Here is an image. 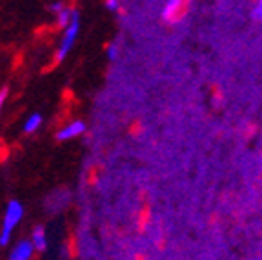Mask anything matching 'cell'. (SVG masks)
<instances>
[{
    "label": "cell",
    "mask_w": 262,
    "mask_h": 260,
    "mask_svg": "<svg viewBox=\"0 0 262 260\" xmlns=\"http://www.w3.org/2000/svg\"><path fill=\"white\" fill-rule=\"evenodd\" d=\"M24 215V209H22L20 202L11 200L8 204V209H6L4 224H2V231H0V246H8L9 239H11V233L15 229V226L18 224V220Z\"/></svg>",
    "instance_id": "cell-1"
},
{
    "label": "cell",
    "mask_w": 262,
    "mask_h": 260,
    "mask_svg": "<svg viewBox=\"0 0 262 260\" xmlns=\"http://www.w3.org/2000/svg\"><path fill=\"white\" fill-rule=\"evenodd\" d=\"M78 28H80V18H78V11L73 9V18H71L70 26L66 28V35L62 38V44L58 48V53H57V60L62 62L66 58V55L70 53L71 48H73L75 40H77V35H78Z\"/></svg>",
    "instance_id": "cell-2"
},
{
    "label": "cell",
    "mask_w": 262,
    "mask_h": 260,
    "mask_svg": "<svg viewBox=\"0 0 262 260\" xmlns=\"http://www.w3.org/2000/svg\"><path fill=\"white\" fill-rule=\"evenodd\" d=\"M184 4H186V0H166L162 11H160L162 20L168 22V24L179 22L180 15H182V9H184Z\"/></svg>",
    "instance_id": "cell-3"
},
{
    "label": "cell",
    "mask_w": 262,
    "mask_h": 260,
    "mask_svg": "<svg viewBox=\"0 0 262 260\" xmlns=\"http://www.w3.org/2000/svg\"><path fill=\"white\" fill-rule=\"evenodd\" d=\"M84 131H86V124L82 122V120H73V122L68 124L64 129L58 131L57 140H70V138L78 137V135L84 133Z\"/></svg>",
    "instance_id": "cell-4"
},
{
    "label": "cell",
    "mask_w": 262,
    "mask_h": 260,
    "mask_svg": "<svg viewBox=\"0 0 262 260\" xmlns=\"http://www.w3.org/2000/svg\"><path fill=\"white\" fill-rule=\"evenodd\" d=\"M33 249H35V246H33L31 240H22V242H18V244L15 246V249L11 251L9 258L11 260H28V258H31Z\"/></svg>",
    "instance_id": "cell-5"
},
{
    "label": "cell",
    "mask_w": 262,
    "mask_h": 260,
    "mask_svg": "<svg viewBox=\"0 0 262 260\" xmlns=\"http://www.w3.org/2000/svg\"><path fill=\"white\" fill-rule=\"evenodd\" d=\"M31 242L35 246L37 251H46L48 248V242H46V231L42 226H37V228L33 229V235H31Z\"/></svg>",
    "instance_id": "cell-6"
},
{
    "label": "cell",
    "mask_w": 262,
    "mask_h": 260,
    "mask_svg": "<svg viewBox=\"0 0 262 260\" xmlns=\"http://www.w3.org/2000/svg\"><path fill=\"white\" fill-rule=\"evenodd\" d=\"M40 124H42V117H40V115H38V113L31 115V117L26 120L24 131H26V133H33V131H37L38 127H40Z\"/></svg>",
    "instance_id": "cell-7"
},
{
    "label": "cell",
    "mask_w": 262,
    "mask_h": 260,
    "mask_svg": "<svg viewBox=\"0 0 262 260\" xmlns=\"http://www.w3.org/2000/svg\"><path fill=\"white\" fill-rule=\"evenodd\" d=\"M71 18H73V9L64 8L62 11L57 13V22H58V26H60V28H68V26H70V22H71Z\"/></svg>",
    "instance_id": "cell-8"
},
{
    "label": "cell",
    "mask_w": 262,
    "mask_h": 260,
    "mask_svg": "<svg viewBox=\"0 0 262 260\" xmlns=\"http://www.w3.org/2000/svg\"><path fill=\"white\" fill-rule=\"evenodd\" d=\"M251 18L257 22H262V0H257L253 6V9H251Z\"/></svg>",
    "instance_id": "cell-9"
},
{
    "label": "cell",
    "mask_w": 262,
    "mask_h": 260,
    "mask_svg": "<svg viewBox=\"0 0 262 260\" xmlns=\"http://www.w3.org/2000/svg\"><path fill=\"white\" fill-rule=\"evenodd\" d=\"M117 57H119V48H117L115 44H111L110 48H107V58H110V60H115Z\"/></svg>",
    "instance_id": "cell-10"
},
{
    "label": "cell",
    "mask_w": 262,
    "mask_h": 260,
    "mask_svg": "<svg viewBox=\"0 0 262 260\" xmlns=\"http://www.w3.org/2000/svg\"><path fill=\"white\" fill-rule=\"evenodd\" d=\"M106 8L110 11H117L119 9V0H106Z\"/></svg>",
    "instance_id": "cell-11"
},
{
    "label": "cell",
    "mask_w": 262,
    "mask_h": 260,
    "mask_svg": "<svg viewBox=\"0 0 262 260\" xmlns=\"http://www.w3.org/2000/svg\"><path fill=\"white\" fill-rule=\"evenodd\" d=\"M62 9H64L62 2H55V4L51 6V11H53V13H58V11H62Z\"/></svg>",
    "instance_id": "cell-12"
},
{
    "label": "cell",
    "mask_w": 262,
    "mask_h": 260,
    "mask_svg": "<svg viewBox=\"0 0 262 260\" xmlns=\"http://www.w3.org/2000/svg\"><path fill=\"white\" fill-rule=\"evenodd\" d=\"M6 97H8V90L0 91V110H2V104L6 102Z\"/></svg>",
    "instance_id": "cell-13"
}]
</instances>
